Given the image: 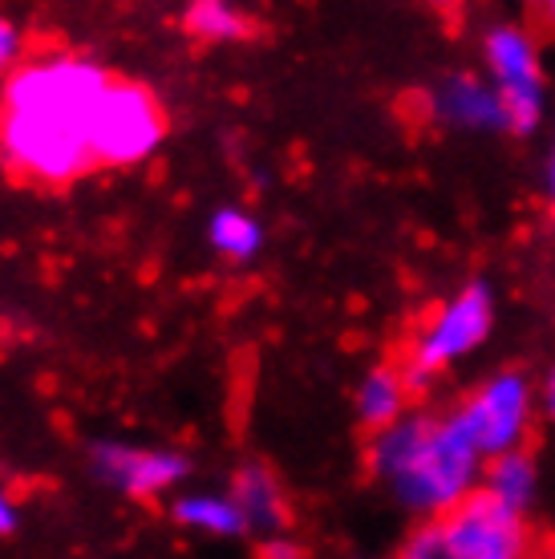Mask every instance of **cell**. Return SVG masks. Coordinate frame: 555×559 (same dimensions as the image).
<instances>
[{
    "mask_svg": "<svg viewBox=\"0 0 555 559\" xmlns=\"http://www.w3.org/2000/svg\"><path fill=\"white\" fill-rule=\"evenodd\" d=\"M547 207L555 215V139H552V158H547Z\"/></svg>",
    "mask_w": 555,
    "mask_h": 559,
    "instance_id": "obj_21",
    "label": "cell"
},
{
    "mask_svg": "<svg viewBox=\"0 0 555 559\" xmlns=\"http://www.w3.org/2000/svg\"><path fill=\"white\" fill-rule=\"evenodd\" d=\"M232 503L248 523V535L272 539L292 527V503L268 462H244L232 478Z\"/></svg>",
    "mask_w": 555,
    "mask_h": 559,
    "instance_id": "obj_10",
    "label": "cell"
},
{
    "mask_svg": "<svg viewBox=\"0 0 555 559\" xmlns=\"http://www.w3.org/2000/svg\"><path fill=\"white\" fill-rule=\"evenodd\" d=\"M110 90V73L73 53L33 57L9 73L0 98V154L33 182H73L97 167L90 122Z\"/></svg>",
    "mask_w": 555,
    "mask_h": 559,
    "instance_id": "obj_1",
    "label": "cell"
},
{
    "mask_svg": "<svg viewBox=\"0 0 555 559\" xmlns=\"http://www.w3.org/2000/svg\"><path fill=\"white\" fill-rule=\"evenodd\" d=\"M442 532L454 544L459 559H528L531 527L528 515H515L495 503L483 487L442 515Z\"/></svg>",
    "mask_w": 555,
    "mask_h": 559,
    "instance_id": "obj_7",
    "label": "cell"
},
{
    "mask_svg": "<svg viewBox=\"0 0 555 559\" xmlns=\"http://www.w3.org/2000/svg\"><path fill=\"white\" fill-rule=\"evenodd\" d=\"M398 559H459V551L446 539L442 519H422L414 532L405 535Z\"/></svg>",
    "mask_w": 555,
    "mask_h": 559,
    "instance_id": "obj_16",
    "label": "cell"
},
{
    "mask_svg": "<svg viewBox=\"0 0 555 559\" xmlns=\"http://www.w3.org/2000/svg\"><path fill=\"white\" fill-rule=\"evenodd\" d=\"M483 61L507 114V130L535 134L543 122V70L531 33L511 21L491 25L483 33Z\"/></svg>",
    "mask_w": 555,
    "mask_h": 559,
    "instance_id": "obj_6",
    "label": "cell"
},
{
    "mask_svg": "<svg viewBox=\"0 0 555 559\" xmlns=\"http://www.w3.org/2000/svg\"><path fill=\"white\" fill-rule=\"evenodd\" d=\"M170 515L191 532H208L220 539L248 535V523L239 515V507L232 503V495H182V499H175Z\"/></svg>",
    "mask_w": 555,
    "mask_h": 559,
    "instance_id": "obj_13",
    "label": "cell"
},
{
    "mask_svg": "<svg viewBox=\"0 0 555 559\" xmlns=\"http://www.w3.org/2000/svg\"><path fill=\"white\" fill-rule=\"evenodd\" d=\"M535 409H540L543 418L555 421V365L547 369V373H543L540 390H535Z\"/></svg>",
    "mask_w": 555,
    "mask_h": 559,
    "instance_id": "obj_19",
    "label": "cell"
},
{
    "mask_svg": "<svg viewBox=\"0 0 555 559\" xmlns=\"http://www.w3.org/2000/svg\"><path fill=\"white\" fill-rule=\"evenodd\" d=\"M410 381H405L402 365H374L365 381L357 385V421L365 430H389L393 421L410 414Z\"/></svg>",
    "mask_w": 555,
    "mask_h": 559,
    "instance_id": "obj_11",
    "label": "cell"
},
{
    "mask_svg": "<svg viewBox=\"0 0 555 559\" xmlns=\"http://www.w3.org/2000/svg\"><path fill=\"white\" fill-rule=\"evenodd\" d=\"M422 110H426L430 122L450 130H471V134L507 130V114H503L495 85H486L474 73H450V78H442L434 90L422 94Z\"/></svg>",
    "mask_w": 555,
    "mask_h": 559,
    "instance_id": "obj_9",
    "label": "cell"
},
{
    "mask_svg": "<svg viewBox=\"0 0 555 559\" xmlns=\"http://www.w3.org/2000/svg\"><path fill=\"white\" fill-rule=\"evenodd\" d=\"M495 329V288L486 280H471L459 293L442 300L430 312L405 349L402 373L410 381V393L434 385V378L454 361L471 357Z\"/></svg>",
    "mask_w": 555,
    "mask_h": 559,
    "instance_id": "obj_3",
    "label": "cell"
},
{
    "mask_svg": "<svg viewBox=\"0 0 555 559\" xmlns=\"http://www.w3.org/2000/svg\"><path fill=\"white\" fill-rule=\"evenodd\" d=\"M446 418L471 442V450L479 459L491 462L499 459V454L523 450L531 418H535V390H531V381L519 369H503L495 378H486Z\"/></svg>",
    "mask_w": 555,
    "mask_h": 559,
    "instance_id": "obj_4",
    "label": "cell"
},
{
    "mask_svg": "<svg viewBox=\"0 0 555 559\" xmlns=\"http://www.w3.org/2000/svg\"><path fill=\"white\" fill-rule=\"evenodd\" d=\"M25 66V37L13 21L0 16V73H13Z\"/></svg>",
    "mask_w": 555,
    "mask_h": 559,
    "instance_id": "obj_17",
    "label": "cell"
},
{
    "mask_svg": "<svg viewBox=\"0 0 555 559\" xmlns=\"http://www.w3.org/2000/svg\"><path fill=\"white\" fill-rule=\"evenodd\" d=\"M543 16H547V25L555 28V0H552V4H543Z\"/></svg>",
    "mask_w": 555,
    "mask_h": 559,
    "instance_id": "obj_22",
    "label": "cell"
},
{
    "mask_svg": "<svg viewBox=\"0 0 555 559\" xmlns=\"http://www.w3.org/2000/svg\"><path fill=\"white\" fill-rule=\"evenodd\" d=\"M16 527H21V515H16L13 495L0 487V535H13Z\"/></svg>",
    "mask_w": 555,
    "mask_h": 559,
    "instance_id": "obj_20",
    "label": "cell"
},
{
    "mask_svg": "<svg viewBox=\"0 0 555 559\" xmlns=\"http://www.w3.org/2000/svg\"><path fill=\"white\" fill-rule=\"evenodd\" d=\"M365 466L381 487L422 519L450 515L483 487L486 462L471 450L446 414L410 409L389 430L369 433Z\"/></svg>",
    "mask_w": 555,
    "mask_h": 559,
    "instance_id": "obj_2",
    "label": "cell"
},
{
    "mask_svg": "<svg viewBox=\"0 0 555 559\" xmlns=\"http://www.w3.org/2000/svg\"><path fill=\"white\" fill-rule=\"evenodd\" d=\"M208 243L223 260L244 264V260L260 255V248H264V227L256 224L244 207H220L208 224Z\"/></svg>",
    "mask_w": 555,
    "mask_h": 559,
    "instance_id": "obj_14",
    "label": "cell"
},
{
    "mask_svg": "<svg viewBox=\"0 0 555 559\" xmlns=\"http://www.w3.org/2000/svg\"><path fill=\"white\" fill-rule=\"evenodd\" d=\"M483 490L503 503L515 515H528L535 495H540V466L531 459V450H511V454H499V459L486 462L483 471Z\"/></svg>",
    "mask_w": 555,
    "mask_h": 559,
    "instance_id": "obj_12",
    "label": "cell"
},
{
    "mask_svg": "<svg viewBox=\"0 0 555 559\" xmlns=\"http://www.w3.org/2000/svg\"><path fill=\"white\" fill-rule=\"evenodd\" d=\"M256 559H308V547L288 535H272V539L256 544Z\"/></svg>",
    "mask_w": 555,
    "mask_h": 559,
    "instance_id": "obj_18",
    "label": "cell"
},
{
    "mask_svg": "<svg viewBox=\"0 0 555 559\" xmlns=\"http://www.w3.org/2000/svg\"><path fill=\"white\" fill-rule=\"evenodd\" d=\"M182 28L199 41H244L256 33L248 16L232 4H223V0H194L182 13Z\"/></svg>",
    "mask_w": 555,
    "mask_h": 559,
    "instance_id": "obj_15",
    "label": "cell"
},
{
    "mask_svg": "<svg viewBox=\"0 0 555 559\" xmlns=\"http://www.w3.org/2000/svg\"><path fill=\"white\" fill-rule=\"evenodd\" d=\"M90 475L130 499H154L158 490L175 487L191 475V462L175 450H142L122 442H94L90 447Z\"/></svg>",
    "mask_w": 555,
    "mask_h": 559,
    "instance_id": "obj_8",
    "label": "cell"
},
{
    "mask_svg": "<svg viewBox=\"0 0 555 559\" xmlns=\"http://www.w3.org/2000/svg\"><path fill=\"white\" fill-rule=\"evenodd\" d=\"M163 134L167 118L151 90L139 82H110L90 122V151L97 167H134L158 151Z\"/></svg>",
    "mask_w": 555,
    "mask_h": 559,
    "instance_id": "obj_5",
    "label": "cell"
}]
</instances>
